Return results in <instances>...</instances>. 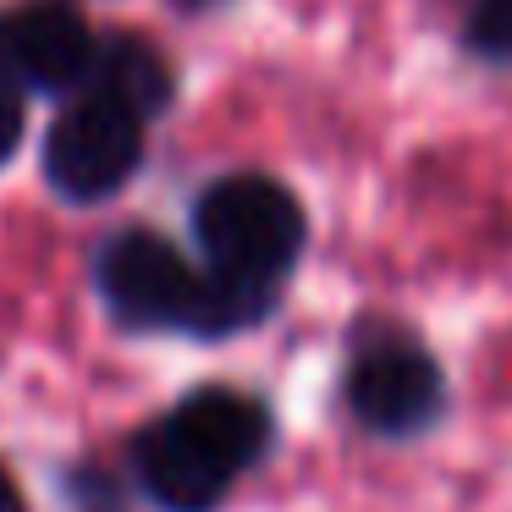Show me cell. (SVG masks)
I'll return each instance as SVG.
<instances>
[{
	"instance_id": "1",
	"label": "cell",
	"mask_w": 512,
	"mask_h": 512,
	"mask_svg": "<svg viewBox=\"0 0 512 512\" xmlns=\"http://www.w3.org/2000/svg\"><path fill=\"white\" fill-rule=\"evenodd\" d=\"M270 446V419L254 397L226 386H199L160 424L138 435V485L166 512H210L243 468Z\"/></svg>"
},
{
	"instance_id": "2",
	"label": "cell",
	"mask_w": 512,
	"mask_h": 512,
	"mask_svg": "<svg viewBox=\"0 0 512 512\" xmlns=\"http://www.w3.org/2000/svg\"><path fill=\"white\" fill-rule=\"evenodd\" d=\"M193 232H199L215 270L276 281L303 254L309 226H303L298 199L281 182L243 171V177H221L204 188L199 210H193Z\"/></svg>"
},
{
	"instance_id": "3",
	"label": "cell",
	"mask_w": 512,
	"mask_h": 512,
	"mask_svg": "<svg viewBox=\"0 0 512 512\" xmlns=\"http://www.w3.org/2000/svg\"><path fill=\"white\" fill-rule=\"evenodd\" d=\"M144 160V116L94 89L89 100L67 105L45 133V177L67 199H105Z\"/></svg>"
},
{
	"instance_id": "4",
	"label": "cell",
	"mask_w": 512,
	"mask_h": 512,
	"mask_svg": "<svg viewBox=\"0 0 512 512\" xmlns=\"http://www.w3.org/2000/svg\"><path fill=\"white\" fill-rule=\"evenodd\" d=\"M100 292L116 309V320L138 331L182 325L188 331L193 298H199V270L155 232H122L100 248Z\"/></svg>"
},
{
	"instance_id": "5",
	"label": "cell",
	"mask_w": 512,
	"mask_h": 512,
	"mask_svg": "<svg viewBox=\"0 0 512 512\" xmlns=\"http://www.w3.org/2000/svg\"><path fill=\"white\" fill-rule=\"evenodd\" d=\"M347 408L380 435H413L441 413V369L402 336L369 342L347 369Z\"/></svg>"
},
{
	"instance_id": "6",
	"label": "cell",
	"mask_w": 512,
	"mask_h": 512,
	"mask_svg": "<svg viewBox=\"0 0 512 512\" xmlns=\"http://www.w3.org/2000/svg\"><path fill=\"white\" fill-rule=\"evenodd\" d=\"M94 56H100V45H94L89 23L56 0H34L0 23V72L23 78L28 89H78L94 78Z\"/></svg>"
},
{
	"instance_id": "7",
	"label": "cell",
	"mask_w": 512,
	"mask_h": 512,
	"mask_svg": "<svg viewBox=\"0 0 512 512\" xmlns=\"http://www.w3.org/2000/svg\"><path fill=\"white\" fill-rule=\"evenodd\" d=\"M94 83H100L111 100H122L127 111L155 116L171 100V67L160 61V50L149 39H105L100 56H94Z\"/></svg>"
},
{
	"instance_id": "8",
	"label": "cell",
	"mask_w": 512,
	"mask_h": 512,
	"mask_svg": "<svg viewBox=\"0 0 512 512\" xmlns=\"http://www.w3.org/2000/svg\"><path fill=\"white\" fill-rule=\"evenodd\" d=\"M276 298V281H259V276H237V270H204L199 276V298H193L188 314V331L193 336H232L243 325H254L259 314L270 309Z\"/></svg>"
},
{
	"instance_id": "9",
	"label": "cell",
	"mask_w": 512,
	"mask_h": 512,
	"mask_svg": "<svg viewBox=\"0 0 512 512\" xmlns=\"http://www.w3.org/2000/svg\"><path fill=\"white\" fill-rule=\"evenodd\" d=\"M468 45L490 61H512V0H485L468 17Z\"/></svg>"
},
{
	"instance_id": "10",
	"label": "cell",
	"mask_w": 512,
	"mask_h": 512,
	"mask_svg": "<svg viewBox=\"0 0 512 512\" xmlns=\"http://www.w3.org/2000/svg\"><path fill=\"white\" fill-rule=\"evenodd\" d=\"M17 138H23V94H17V83L0 72V166L12 160Z\"/></svg>"
},
{
	"instance_id": "11",
	"label": "cell",
	"mask_w": 512,
	"mask_h": 512,
	"mask_svg": "<svg viewBox=\"0 0 512 512\" xmlns=\"http://www.w3.org/2000/svg\"><path fill=\"white\" fill-rule=\"evenodd\" d=\"M0 512H28V507H23V490H17V479L6 474V463H0Z\"/></svg>"
}]
</instances>
